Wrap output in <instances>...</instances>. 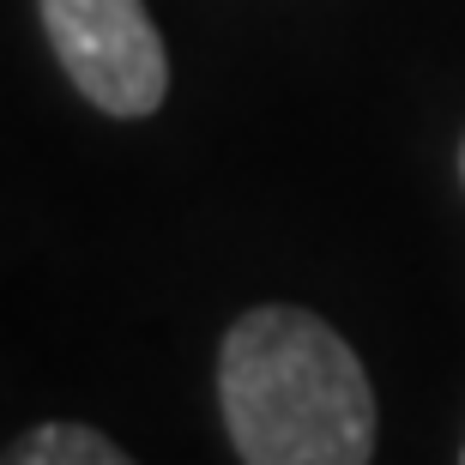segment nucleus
<instances>
[{"label": "nucleus", "instance_id": "nucleus-1", "mask_svg": "<svg viewBox=\"0 0 465 465\" xmlns=\"http://www.w3.org/2000/svg\"><path fill=\"white\" fill-rule=\"evenodd\" d=\"M218 411L242 465H369L381 405L345 332L260 302L218 345Z\"/></svg>", "mask_w": 465, "mask_h": 465}, {"label": "nucleus", "instance_id": "nucleus-2", "mask_svg": "<svg viewBox=\"0 0 465 465\" xmlns=\"http://www.w3.org/2000/svg\"><path fill=\"white\" fill-rule=\"evenodd\" d=\"M73 91L115 121H145L170 97V49L145 0H36Z\"/></svg>", "mask_w": 465, "mask_h": 465}, {"label": "nucleus", "instance_id": "nucleus-3", "mask_svg": "<svg viewBox=\"0 0 465 465\" xmlns=\"http://www.w3.org/2000/svg\"><path fill=\"white\" fill-rule=\"evenodd\" d=\"M0 465H139L91 423H36L18 441H6Z\"/></svg>", "mask_w": 465, "mask_h": 465}, {"label": "nucleus", "instance_id": "nucleus-4", "mask_svg": "<svg viewBox=\"0 0 465 465\" xmlns=\"http://www.w3.org/2000/svg\"><path fill=\"white\" fill-rule=\"evenodd\" d=\"M460 182H465V139H460Z\"/></svg>", "mask_w": 465, "mask_h": 465}, {"label": "nucleus", "instance_id": "nucleus-5", "mask_svg": "<svg viewBox=\"0 0 465 465\" xmlns=\"http://www.w3.org/2000/svg\"><path fill=\"white\" fill-rule=\"evenodd\" d=\"M460 465H465V453H460Z\"/></svg>", "mask_w": 465, "mask_h": 465}]
</instances>
